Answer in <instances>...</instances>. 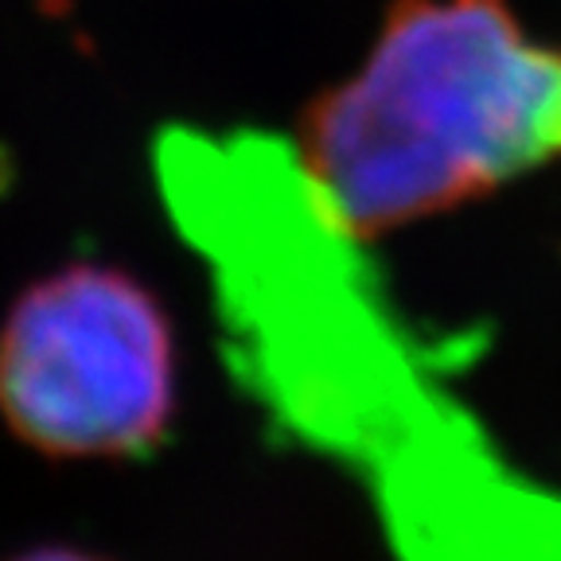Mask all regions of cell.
Segmentation results:
<instances>
[{"mask_svg":"<svg viewBox=\"0 0 561 561\" xmlns=\"http://www.w3.org/2000/svg\"><path fill=\"white\" fill-rule=\"evenodd\" d=\"M152 164L175 227L210 265L242 375L293 430L367 468L410 550L561 561V511L507 488L413 370L355 234L297 149L257 129L172 125Z\"/></svg>","mask_w":561,"mask_h":561,"instance_id":"obj_1","label":"cell"},{"mask_svg":"<svg viewBox=\"0 0 561 561\" xmlns=\"http://www.w3.org/2000/svg\"><path fill=\"white\" fill-rule=\"evenodd\" d=\"M297 157L332 219L370 238L561 157V51L507 0H398L367 67L320 94Z\"/></svg>","mask_w":561,"mask_h":561,"instance_id":"obj_2","label":"cell"},{"mask_svg":"<svg viewBox=\"0 0 561 561\" xmlns=\"http://www.w3.org/2000/svg\"><path fill=\"white\" fill-rule=\"evenodd\" d=\"M0 413L55 456L149 453L172 413V332L145 285L70 265L0 328Z\"/></svg>","mask_w":561,"mask_h":561,"instance_id":"obj_3","label":"cell"},{"mask_svg":"<svg viewBox=\"0 0 561 561\" xmlns=\"http://www.w3.org/2000/svg\"><path fill=\"white\" fill-rule=\"evenodd\" d=\"M20 561H94V558H87V553H75V550H35V553H27V558H20Z\"/></svg>","mask_w":561,"mask_h":561,"instance_id":"obj_4","label":"cell"}]
</instances>
